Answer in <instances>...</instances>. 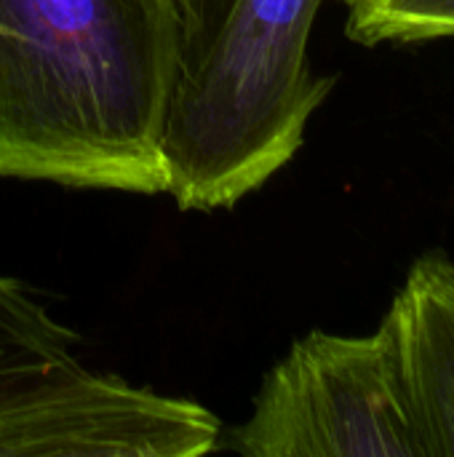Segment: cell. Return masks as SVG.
<instances>
[{"label":"cell","mask_w":454,"mask_h":457,"mask_svg":"<svg viewBox=\"0 0 454 457\" xmlns=\"http://www.w3.org/2000/svg\"><path fill=\"white\" fill-rule=\"evenodd\" d=\"M177 0H0V177L166 193Z\"/></svg>","instance_id":"obj_1"},{"label":"cell","mask_w":454,"mask_h":457,"mask_svg":"<svg viewBox=\"0 0 454 457\" xmlns=\"http://www.w3.org/2000/svg\"><path fill=\"white\" fill-rule=\"evenodd\" d=\"M321 3L177 0L163 166L179 209H230L300 153L334 86L310 64Z\"/></svg>","instance_id":"obj_2"},{"label":"cell","mask_w":454,"mask_h":457,"mask_svg":"<svg viewBox=\"0 0 454 457\" xmlns=\"http://www.w3.org/2000/svg\"><path fill=\"white\" fill-rule=\"evenodd\" d=\"M78 337L0 276V457H195L222 426L190 399L78 361Z\"/></svg>","instance_id":"obj_3"},{"label":"cell","mask_w":454,"mask_h":457,"mask_svg":"<svg viewBox=\"0 0 454 457\" xmlns=\"http://www.w3.org/2000/svg\"><path fill=\"white\" fill-rule=\"evenodd\" d=\"M225 447L246 457H417L385 329L297 340Z\"/></svg>","instance_id":"obj_4"},{"label":"cell","mask_w":454,"mask_h":457,"mask_svg":"<svg viewBox=\"0 0 454 457\" xmlns=\"http://www.w3.org/2000/svg\"><path fill=\"white\" fill-rule=\"evenodd\" d=\"M417 457H454V262L423 254L383 324Z\"/></svg>","instance_id":"obj_5"},{"label":"cell","mask_w":454,"mask_h":457,"mask_svg":"<svg viewBox=\"0 0 454 457\" xmlns=\"http://www.w3.org/2000/svg\"><path fill=\"white\" fill-rule=\"evenodd\" d=\"M345 32L361 46L428 43L454 37V0H340Z\"/></svg>","instance_id":"obj_6"}]
</instances>
